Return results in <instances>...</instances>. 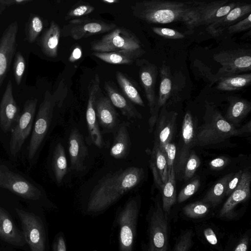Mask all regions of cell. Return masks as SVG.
Returning a JSON list of instances; mask_svg holds the SVG:
<instances>
[{
	"mask_svg": "<svg viewBox=\"0 0 251 251\" xmlns=\"http://www.w3.org/2000/svg\"><path fill=\"white\" fill-rule=\"evenodd\" d=\"M144 176V170L130 167L103 176L93 188L89 197L90 210L103 209L137 186Z\"/></svg>",
	"mask_w": 251,
	"mask_h": 251,
	"instance_id": "6da1fadb",
	"label": "cell"
},
{
	"mask_svg": "<svg viewBox=\"0 0 251 251\" xmlns=\"http://www.w3.org/2000/svg\"><path fill=\"white\" fill-rule=\"evenodd\" d=\"M193 6V1L144 0L136 2L131 8L135 17L150 24H166L176 22L185 24Z\"/></svg>",
	"mask_w": 251,
	"mask_h": 251,
	"instance_id": "7a4b0ae2",
	"label": "cell"
},
{
	"mask_svg": "<svg viewBox=\"0 0 251 251\" xmlns=\"http://www.w3.org/2000/svg\"><path fill=\"white\" fill-rule=\"evenodd\" d=\"M205 106L204 123L196 132L195 146L220 143L241 135L240 129L228 123L214 104L206 101Z\"/></svg>",
	"mask_w": 251,
	"mask_h": 251,
	"instance_id": "3957f363",
	"label": "cell"
},
{
	"mask_svg": "<svg viewBox=\"0 0 251 251\" xmlns=\"http://www.w3.org/2000/svg\"><path fill=\"white\" fill-rule=\"evenodd\" d=\"M58 105H62V102L54 94L46 91L33 127L28 149V159L33 158L47 136L53 123L54 108Z\"/></svg>",
	"mask_w": 251,
	"mask_h": 251,
	"instance_id": "277c9868",
	"label": "cell"
},
{
	"mask_svg": "<svg viewBox=\"0 0 251 251\" xmlns=\"http://www.w3.org/2000/svg\"><path fill=\"white\" fill-rule=\"evenodd\" d=\"M193 2L192 11L185 24L188 27L192 28L214 23L227 14L238 3L229 2L228 0Z\"/></svg>",
	"mask_w": 251,
	"mask_h": 251,
	"instance_id": "5b68a950",
	"label": "cell"
},
{
	"mask_svg": "<svg viewBox=\"0 0 251 251\" xmlns=\"http://www.w3.org/2000/svg\"><path fill=\"white\" fill-rule=\"evenodd\" d=\"M94 52H111L123 50L143 49V45L130 30L124 27H116L101 38L90 42Z\"/></svg>",
	"mask_w": 251,
	"mask_h": 251,
	"instance_id": "8992f818",
	"label": "cell"
},
{
	"mask_svg": "<svg viewBox=\"0 0 251 251\" xmlns=\"http://www.w3.org/2000/svg\"><path fill=\"white\" fill-rule=\"evenodd\" d=\"M213 59L222 67L216 74V80L223 77L251 71V50L237 49L223 50L214 54Z\"/></svg>",
	"mask_w": 251,
	"mask_h": 251,
	"instance_id": "52a82bcc",
	"label": "cell"
},
{
	"mask_svg": "<svg viewBox=\"0 0 251 251\" xmlns=\"http://www.w3.org/2000/svg\"><path fill=\"white\" fill-rule=\"evenodd\" d=\"M114 23H108L89 18H81L70 20L63 26L61 35L79 40L95 35L109 32L116 27Z\"/></svg>",
	"mask_w": 251,
	"mask_h": 251,
	"instance_id": "ba28073f",
	"label": "cell"
},
{
	"mask_svg": "<svg viewBox=\"0 0 251 251\" xmlns=\"http://www.w3.org/2000/svg\"><path fill=\"white\" fill-rule=\"evenodd\" d=\"M141 84L144 89L151 114L149 120V131L151 133L155 125L159 113L156 111L157 97L155 87L157 76V67L146 60L137 61Z\"/></svg>",
	"mask_w": 251,
	"mask_h": 251,
	"instance_id": "9c48e42d",
	"label": "cell"
},
{
	"mask_svg": "<svg viewBox=\"0 0 251 251\" xmlns=\"http://www.w3.org/2000/svg\"><path fill=\"white\" fill-rule=\"evenodd\" d=\"M0 188L6 189L27 200L37 201L42 193L34 184L20 175L0 164Z\"/></svg>",
	"mask_w": 251,
	"mask_h": 251,
	"instance_id": "30bf717a",
	"label": "cell"
},
{
	"mask_svg": "<svg viewBox=\"0 0 251 251\" xmlns=\"http://www.w3.org/2000/svg\"><path fill=\"white\" fill-rule=\"evenodd\" d=\"M37 102L36 98L26 101L16 125L12 130L9 148L11 154L14 156L20 151L31 132Z\"/></svg>",
	"mask_w": 251,
	"mask_h": 251,
	"instance_id": "8fae6325",
	"label": "cell"
},
{
	"mask_svg": "<svg viewBox=\"0 0 251 251\" xmlns=\"http://www.w3.org/2000/svg\"><path fill=\"white\" fill-rule=\"evenodd\" d=\"M15 210L21 221L23 236L31 251H44L45 234L42 223L34 213L18 208Z\"/></svg>",
	"mask_w": 251,
	"mask_h": 251,
	"instance_id": "7c38bea8",
	"label": "cell"
},
{
	"mask_svg": "<svg viewBox=\"0 0 251 251\" xmlns=\"http://www.w3.org/2000/svg\"><path fill=\"white\" fill-rule=\"evenodd\" d=\"M100 80L98 74L91 79L88 86V100L86 111V120L89 137L94 145L99 148L105 146L100 126L98 122L95 103L97 99L102 92L100 88Z\"/></svg>",
	"mask_w": 251,
	"mask_h": 251,
	"instance_id": "4fadbf2b",
	"label": "cell"
},
{
	"mask_svg": "<svg viewBox=\"0 0 251 251\" xmlns=\"http://www.w3.org/2000/svg\"><path fill=\"white\" fill-rule=\"evenodd\" d=\"M195 136L193 116L191 112L187 111L183 118L180 143L178 150H176V161L174 164L175 174L179 175L183 173L185 164L191 151V150L195 146Z\"/></svg>",
	"mask_w": 251,
	"mask_h": 251,
	"instance_id": "5bb4252c",
	"label": "cell"
},
{
	"mask_svg": "<svg viewBox=\"0 0 251 251\" xmlns=\"http://www.w3.org/2000/svg\"><path fill=\"white\" fill-rule=\"evenodd\" d=\"M167 216L157 203L151 219L149 251H167Z\"/></svg>",
	"mask_w": 251,
	"mask_h": 251,
	"instance_id": "9a60e30c",
	"label": "cell"
},
{
	"mask_svg": "<svg viewBox=\"0 0 251 251\" xmlns=\"http://www.w3.org/2000/svg\"><path fill=\"white\" fill-rule=\"evenodd\" d=\"M17 31L18 24L15 21L7 27L0 39V88L16 53Z\"/></svg>",
	"mask_w": 251,
	"mask_h": 251,
	"instance_id": "2e32d148",
	"label": "cell"
},
{
	"mask_svg": "<svg viewBox=\"0 0 251 251\" xmlns=\"http://www.w3.org/2000/svg\"><path fill=\"white\" fill-rule=\"evenodd\" d=\"M251 174L246 168L243 171L241 180L236 188L223 205L219 214L220 217L232 219L236 216L234 208L240 203L248 200L251 196Z\"/></svg>",
	"mask_w": 251,
	"mask_h": 251,
	"instance_id": "e0dca14e",
	"label": "cell"
},
{
	"mask_svg": "<svg viewBox=\"0 0 251 251\" xmlns=\"http://www.w3.org/2000/svg\"><path fill=\"white\" fill-rule=\"evenodd\" d=\"M178 114L174 111H168L166 106L161 108L157 119L154 131V143L164 152L166 145L171 143L175 135Z\"/></svg>",
	"mask_w": 251,
	"mask_h": 251,
	"instance_id": "ac0fdd59",
	"label": "cell"
},
{
	"mask_svg": "<svg viewBox=\"0 0 251 251\" xmlns=\"http://www.w3.org/2000/svg\"><path fill=\"white\" fill-rule=\"evenodd\" d=\"M70 169L75 172L86 169L85 161L88 155V150L82 134L76 128L71 131L68 140Z\"/></svg>",
	"mask_w": 251,
	"mask_h": 251,
	"instance_id": "d6986e66",
	"label": "cell"
},
{
	"mask_svg": "<svg viewBox=\"0 0 251 251\" xmlns=\"http://www.w3.org/2000/svg\"><path fill=\"white\" fill-rule=\"evenodd\" d=\"M19 107L13 95V87L9 80L0 103V126L4 132L12 130L20 117Z\"/></svg>",
	"mask_w": 251,
	"mask_h": 251,
	"instance_id": "ffe728a7",
	"label": "cell"
},
{
	"mask_svg": "<svg viewBox=\"0 0 251 251\" xmlns=\"http://www.w3.org/2000/svg\"><path fill=\"white\" fill-rule=\"evenodd\" d=\"M95 109L98 122L105 132L115 131L118 126V113L109 99L102 92L98 96Z\"/></svg>",
	"mask_w": 251,
	"mask_h": 251,
	"instance_id": "44dd1931",
	"label": "cell"
},
{
	"mask_svg": "<svg viewBox=\"0 0 251 251\" xmlns=\"http://www.w3.org/2000/svg\"><path fill=\"white\" fill-rule=\"evenodd\" d=\"M251 12V4L238 2L227 14L208 25L206 30L212 35L218 36L229 26L247 16Z\"/></svg>",
	"mask_w": 251,
	"mask_h": 251,
	"instance_id": "7402d4cb",
	"label": "cell"
},
{
	"mask_svg": "<svg viewBox=\"0 0 251 251\" xmlns=\"http://www.w3.org/2000/svg\"><path fill=\"white\" fill-rule=\"evenodd\" d=\"M104 89L113 106L119 109L122 114L128 119L142 118V115L132 103L120 92L113 82L105 81Z\"/></svg>",
	"mask_w": 251,
	"mask_h": 251,
	"instance_id": "603a6c76",
	"label": "cell"
},
{
	"mask_svg": "<svg viewBox=\"0 0 251 251\" xmlns=\"http://www.w3.org/2000/svg\"><path fill=\"white\" fill-rule=\"evenodd\" d=\"M149 164L151 170L154 183L161 190L168 179V171L166 157L159 147L155 143L150 151Z\"/></svg>",
	"mask_w": 251,
	"mask_h": 251,
	"instance_id": "cb8c5ba5",
	"label": "cell"
},
{
	"mask_svg": "<svg viewBox=\"0 0 251 251\" xmlns=\"http://www.w3.org/2000/svg\"><path fill=\"white\" fill-rule=\"evenodd\" d=\"M0 238L9 244L17 246H23L26 242L23 235L18 230L10 215L0 206Z\"/></svg>",
	"mask_w": 251,
	"mask_h": 251,
	"instance_id": "d4e9b609",
	"label": "cell"
},
{
	"mask_svg": "<svg viewBox=\"0 0 251 251\" xmlns=\"http://www.w3.org/2000/svg\"><path fill=\"white\" fill-rule=\"evenodd\" d=\"M128 123L123 122L115 130L114 140L110 150V155L116 159L126 158L130 148V140L128 130Z\"/></svg>",
	"mask_w": 251,
	"mask_h": 251,
	"instance_id": "484cf974",
	"label": "cell"
},
{
	"mask_svg": "<svg viewBox=\"0 0 251 251\" xmlns=\"http://www.w3.org/2000/svg\"><path fill=\"white\" fill-rule=\"evenodd\" d=\"M160 73V81L156 106V111L158 113L162 107L166 106V103L173 95L176 93L170 67L163 63Z\"/></svg>",
	"mask_w": 251,
	"mask_h": 251,
	"instance_id": "4316f807",
	"label": "cell"
},
{
	"mask_svg": "<svg viewBox=\"0 0 251 251\" xmlns=\"http://www.w3.org/2000/svg\"><path fill=\"white\" fill-rule=\"evenodd\" d=\"M145 51L143 49L123 50L111 52H93L92 55L107 63L112 64H131L141 57Z\"/></svg>",
	"mask_w": 251,
	"mask_h": 251,
	"instance_id": "83f0119b",
	"label": "cell"
},
{
	"mask_svg": "<svg viewBox=\"0 0 251 251\" xmlns=\"http://www.w3.org/2000/svg\"><path fill=\"white\" fill-rule=\"evenodd\" d=\"M229 105L225 119L234 126L241 122L251 111V102L245 99L234 96L227 98Z\"/></svg>",
	"mask_w": 251,
	"mask_h": 251,
	"instance_id": "f1b7e54d",
	"label": "cell"
},
{
	"mask_svg": "<svg viewBox=\"0 0 251 251\" xmlns=\"http://www.w3.org/2000/svg\"><path fill=\"white\" fill-rule=\"evenodd\" d=\"M61 30L58 25L52 21L49 28L43 34L40 42V46L43 53L50 57L57 56V50Z\"/></svg>",
	"mask_w": 251,
	"mask_h": 251,
	"instance_id": "f546056e",
	"label": "cell"
},
{
	"mask_svg": "<svg viewBox=\"0 0 251 251\" xmlns=\"http://www.w3.org/2000/svg\"><path fill=\"white\" fill-rule=\"evenodd\" d=\"M52 167L55 180L57 183L62 182L68 171V161L63 145L58 143L53 151Z\"/></svg>",
	"mask_w": 251,
	"mask_h": 251,
	"instance_id": "4dcf8cb0",
	"label": "cell"
},
{
	"mask_svg": "<svg viewBox=\"0 0 251 251\" xmlns=\"http://www.w3.org/2000/svg\"><path fill=\"white\" fill-rule=\"evenodd\" d=\"M116 77L124 96L132 103L144 107L145 104L140 93L131 79L119 71L116 73Z\"/></svg>",
	"mask_w": 251,
	"mask_h": 251,
	"instance_id": "1f68e13d",
	"label": "cell"
},
{
	"mask_svg": "<svg viewBox=\"0 0 251 251\" xmlns=\"http://www.w3.org/2000/svg\"><path fill=\"white\" fill-rule=\"evenodd\" d=\"M217 88L222 91H232L243 88L251 84V74H244L221 77Z\"/></svg>",
	"mask_w": 251,
	"mask_h": 251,
	"instance_id": "d6a6232c",
	"label": "cell"
},
{
	"mask_svg": "<svg viewBox=\"0 0 251 251\" xmlns=\"http://www.w3.org/2000/svg\"><path fill=\"white\" fill-rule=\"evenodd\" d=\"M233 175V173L227 174L219 179L210 189L202 201L214 207L217 206L225 196L227 184Z\"/></svg>",
	"mask_w": 251,
	"mask_h": 251,
	"instance_id": "836d02e7",
	"label": "cell"
},
{
	"mask_svg": "<svg viewBox=\"0 0 251 251\" xmlns=\"http://www.w3.org/2000/svg\"><path fill=\"white\" fill-rule=\"evenodd\" d=\"M161 191L162 193V209L167 215L169 214L171 207L175 203L176 200V176L174 169H173L168 175V180Z\"/></svg>",
	"mask_w": 251,
	"mask_h": 251,
	"instance_id": "e575fe53",
	"label": "cell"
},
{
	"mask_svg": "<svg viewBox=\"0 0 251 251\" xmlns=\"http://www.w3.org/2000/svg\"><path fill=\"white\" fill-rule=\"evenodd\" d=\"M209 211V204L202 201H196L186 205L183 208L184 214L188 218H200L205 216Z\"/></svg>",
	"mask_w": 251,
	"mask_h": 251,
	"instance_id": "d590c367",
	"label": "cell"
},
{
	"mask_svg": "<svg viewBox=\"0 0 251 251\" xmlns=\"http://www.w3.org/2000/svg\"><path fill=\"white\" fill-rule=\"evenodd\" d=\"M43 27V22L39 16H31L28 23L26 33L27 40L30 43L33 42L42 30Z\"/></svg>",
	"mask_w": 251,
	"mask_h": 251,
	"instance_id": "8d00e7d4",
	"label": "cell"
},
{
	"mask_svg": "<svg viewBox=\"0 0 251 251\" xmlns=\"http://www.w3.org/2000/svg\"><path fill=\"white\" fill-rule=\"evenodd\" d=\"M76 3L68 12L65 17L66 20L74 18L80 17L87 15L95 10V7L90 3L79 1Z\"/></svg>",
	"mask_w": 251,
	"mask_h": 251,
	"instance_id": "74e56055",
	"label": "cell"
},
{
	"mask_svg": "<svg viewBox=\"0 0 251 251\" xmlns=\"http://www.w3.org/2000/svg\"><path fill=\"white\" fill-rule=\"evenodd\" d=\"M201 165V160L198 155L191 151L186 162L183 172L184 178H191Z\"/></svg>",
	"mask_w": 251,
	"mask_h": 251,
	"instance_id": "f35d334b",
	"label": "cell"
},
{
	"mask_svg": "<svg viewBox=\"0 0 251 251\" xmlns=\"http://www.w3.org/2000/svg\"><path fill=\"white\" fill-rule=\"evenodd\" d=\"M201 185L199 179L195 178L187 184L179 192L177 202L181 203L193 196L198 190Z\"/></svg>",
	"mask_w": 251,
	"mask_h": 251,
	"instance_id": "ab89813d",
	"label": "cell"
},
{
	"mask_svg": "<svg viewBox=\"0 0 251 251\" xmlns=\"http://www.w3.org/2000/svg\"><path fill=\"white\" fill-rule=\"evenodd\" d=\"M25 67V58L20 51L15 53L13 65L14 74L16 82L19 85L21 82Z\"/></svg>",
	"mask_w": 251,
	"mask_h": 251,
	"instance_id": "60d3db41",
	"label": "cell"
},
{
	"mask_svg": "<svg viewBox=\"0 0 251 251\" xmlns=\"http://www.w3.org/2000/svg\"><path fill=\"white\" fill-rule=\"evenodd\" d=\"M193 231L187 230L180 237L174 251H190L192 245Z\"/></svg>",
	"mask_w": 251,
	"mask_h": 251,
	"instance_id": "b9f144b4",
	"label": "cell"
},
{
	"mask_svg": "<svg viewBox=\"0 0 251 251\" xmlns=\"http://www.w3.org/2000/svg\"><path fill=\"white\" fill-rule=\"evenodd\" d=\"M152 31L156 34L170 39H179L185 37V35L178 30L166 27H152Z\"/></svg>",
	"mask_w": 251,
	"mask_h": 251,
	"instance_id": "7bdbcfd3",
	"label": "cell"
},
{
	"mask_svg": "<svg viewBox=\"0 0 251 251\" xmlns=\"http://www.w3.org/2000/svg\"><path fill=\"white\" fill-rule=\"evenodd\" d=\"M177 147L174 143H169L167 144L164 148V154L166 157L168 175L171 171L174 169V164L176 157Z\"/></svg>",
	"mask_w": 251,
	"mask_h": 251,
	"instance_id": "ee69618b",
	"label": "cell"
},
{
	"mask_svg": "<svg viewBox=\"0 0 251 251\" xmlns=\"http://www.w3.org/2000/svg\"><path fill=\"white\" fill-rule=\"evenodd\" d=\"M251 27V13L249 14L244 19L229 26L227 30L229 33L233 34L246 30Z\"/></svg>",
	"mask_w": 251,
	"mask_h": 251,
	"instance_id": "f6af8a7d",
	"label": "cell"
},
{
	"mask_svg": "<svg viewBox=\"0 0 251 251\" xmlns=\"http://www.w3.org/2000/svg\"><path fill=\"white\" fill-rule=\"evenodd\" d=\"M121 240L125 247L130 246L133 241V233L131 229L127 226H123L121 230Z\"/></svg>",
	"mask_w": 251,
	"mask_h": 251,
	"instance_id": "bcb514c9",
	"label": "cell"
},
{
	"mask_svg": "<svg viewBox=\"0 0 251 251\" xmlns=\"http://www.w3.org/2000/svg\"><path fill=\"white\" fill-rule=\"evenodd\" d=\"M242 170H240L233 174L227 184L225 195H230L238 185L241 178Z\"/></svg>",
	"mask_w": 251,
	"mask_h": 251,
	"instance_id": "7dc6e473",
	"label": "cell"
},
{
	"mask_svg": "<svg viewBox=\"0 0 251 251\" xmlns=\"http://www.w3.org/2000/svg\"><path fill=\"white\" fill-rule=\"evenodd\" d=\"M230 162L228 158L221 156L213 159L209 163V166L211 169L220 170L226 166Z\"/></svg>",
	"mask_w": 251,
	"mask_h": 251,
	"instance_id": "c3c4849f",
	"label": "cell"
},
{
	"mask_svg": "<svg viewBox=\"0 0 251 251\" xmlns=\"http://www.w3.org/2000/svg\"><path fill=\"white\" fill-rule=\"evenodd\" d=\"M206 240L211 245H216L218 241L216 235L213 230L210 227L205 228L203 231Z\"/></svg>",
	"mask_w": 251,
	"mask_h": 251,
	"instance_id": "681fc988",
	"label": "cell"
},
{
	"mask_svg": "<svg viewBox=\"0 0 251 251\" xmlns=\"http://www.w3.org/2000/svg\"><path fill=\"white\" fill-rule=\"evenodd\" d=\"M249 241V236L248 235H245L238 243L233 251H247Z\"/></svg>",
	"mask_w": 251,
	"mask_h": 251,
	"instance_id": "f907efd6",
	"label": "cell"
},
{
	"mask_svg": "<svg viewBox=\"0 0 251 251\" xmlns=\"http://www.w3.org/2000/svg\"><path fill=\"white\" fill-rule=\"evenodd\" d=\"M82 55V51L79 47H76L72 51L69 60L71 62H75L80 59Z\"/></svg>",
	"mask_w": 251,
	"mask_h": 251,
	"instance_id": "816d5d0a",
	"label": "cell"
},
{
	"mask_svg": "<svg viewBox=\"0 0 251 251\" xmlns=\"http://www.w3.org/2000/svg\"><path fill=\"white\" fill-rule=\"evenodd\" d=\"M30 1V0H0L1 3L5 7L13 4H23Z\"/></svg>",
	"mask_w": 251,
	"mask_h": 251,
	"instance_id": "f5cc1de1",
	"label": "cell"
},
{
	"mask_svg": "<svg viewBox=\"0 0 251 251\" xmlns=\"http://www.w3.org/2000/svg\"><path fill=\"white\" fill-rule=\"evenodd\" d=\"M251 121L246 123L242 128H240L241 134H244L245 133L251 132Z\"/></svg>",
	"mask_w": 251,
	"mask_h": 251,
	"instance_id": "db71d44e",
	"label": "cell"
},
{
	"mask_svg": "<svg viewBox=\"0 0 251 251\" xmlns=\"http://www.w3.org/2000/svg\"><path fill=\"white\" fill-rule=\"evenodd\" d=\"M64 242L62 238H60L58 241L57 246V251H65Z\"/></svg>",
	"mask_w": 251,
	"mask_h": 251,
	"instance_id": "11a10c76",
	"label": "cell"
},
{
	"mask_svg": "<svg viewBox=\"0 0 251 251\" xmlns=\"http://www.w3.org/2000/svg\"><path fill=\"white\" fill-rule=\"evenodd\" d=\"M101 1L106 4H113L119 2L118 0H102Z\"/></svg>",
	"mask_w": 251,
	"mask_h": 251,
	"instance_id": "9f6ffc18",
	"label": "cell"
}]
</instances>
